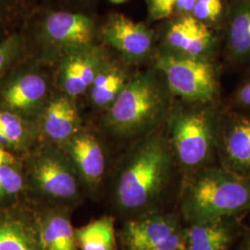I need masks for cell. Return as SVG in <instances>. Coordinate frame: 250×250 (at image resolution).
<instances>
[{"instance_id":"2","label":"cell","mask_w":250,"mask_h":250,"mask_svg":"<svg viewBox=\"0 0 250 250\" xmlns=\"http://www.w3.org/2000/svg\"><path fill=\"white\" fill-rule=\"evenodd\" d=\"M174 101L164 76L151 66L134 73L113 104L104 111L102 128L125 147L163 129Z\"/></svg>"},{"instance_id":"9","label":"cell","mask_w":250,"mask_h":250,"mask_svg":"<svg viewBox=\"0 0 250 250\" xmlns=\"http://www.w3.org/2000/svg\"><path fill=\"white\" fill-rule=\"evenodd\" d=\"M31 177L46 197L63 202H75L80 197V178L62 148L41 152L33 161Z\"/></svg>"},{"instance_id":"19","label":"cell","mask_w":250,"mask_h":250,"mask_svg":"<svg viewBox=\"0 0 250 250\" xmlns=\"http://www.w3.org/2000/svg\"><path fill=\"white\" fill-rule=\"evenodd\" d=\"M127 65L125 62L106 60L88 90L94 107L105 111L113 104L134 75Z\"/></svg>"},{"instance_id":"16","label":"cell","mask_w":250,"mask_h":250,"mask_svg":"<svg viewBox=\"0 0 250 250\" xmlns=\"http://www.w3.org/2000/svg\"><path fill=\"white\" fill-rule=\"evenodd\" d=\"M47 94L45 78L36 72H26L11 81L2 92L6 110L19 116L28 114L39 107Z\"/></svg>"},{"instance_id":"17","label":"cell","mask_w":250,"mask_h":250,"mask_svg":"<svg viewBox=\"0 0 250 250\" xmlns=\"http://www.w3.org/2000/svg\"><path fill=\"white\" fill-rule=\"evenodd\" d=\"M225 50L232 63L250 61V0H232L225 23Z\"/></svg>"},{"instance_id":"6","label":"cell","mask_w":250,"mask_h":250,"mask_svg":"<svg viewBox=\"0 0 250 250\" xmlns=\"http://www.w3.org/2000/svg\"><path fill=\"white\" fill-rule=\"evenodd\" d=\"M187 225L175 210L125 222L119 237L123 250H185Z\"/></svg>"},{"instance_id":"7","label":"cell","mask_w":250,"mask_h":250,"mask_svg":"<svg viewBox=\"0 0 250 250\" xmlns=\"http://www.w3.org/2000/svg\"><path fill=\"white\" fill-rule=\"evenodd\" d=\"M217 164L250 179V110L223 108L217 140Z\"/></svg>"},{"instance_id":"11","label":"cell","mask_w":250,"mask_h":250,"mask_svg":"<svg viewBox=\"0 0 250 250\" xmlns=\"http://www.w3.org/2000/svg\"><path fill=\"white\" fill-rule=\"evenodd\" d=\"M76 170L83 186L98 190L107 172V151L99 136L83 129L61 146Z\"/></svg>"},{"instance_id":"31","label":"cell","mask_w":250,"mask_h":250,"mask_svg":"<svg viewBox=\"0 0 250 250\" xmlns=\"http://www.w3.org/2000/svg\"><path fill=\"white\" fill-rule=\"evenodd\" d=\"M109 1L114 3V4H121V3H124V2L127 1V0H109Z\"/></svg>"},{"instance_id":"20","label":"cell","mask_w":250,"mask_h":250,"mask_svg":"<svg viewBox=\"0 0 250 250\" xmlns=\"http://www.w3.org/2000/svg\"><path fill=\"white\" fill-rule=\"evenodd\" d=\"M43 250H77L75 229L64 210H54L37 219Z\"/></svg>"},{"instance_id":"18","label":"cell","mask_w":250,"mask_h":250,"mask_svg":"<svg viewBox=\"0 0 250 250\" xmlns=\"http://www.w3.org/2000/svg\"><path fill=\"white\" fill-rule=\"evenodd\" d=\"M237 233L236 216L188 225L185 250H229Z\"/></svg>"},{"instance_id":"3","label":"cell","mask_w":250,"mask_h":250,"mask_svg":"<svg viewBox=\"0 0 250 250\" xmlns=\"http://www.w3.org/2000/svg\"><path fill=\"white\" fill-rule=\"evenodd\" d=\"M250 209V179L210 165L182 177L178 212L187 226Z\"/></svg>"},{"instance_id":"22","label":"cell","mask_w":250,"mask_h":250,"mask_svg":"<svg viewBox=\"0 0 250 250\" xmlns=\"http://www.w3.org/2000/svg\"><path fill=\"white\" fill-rule=\"evenodd\" d=\"M28 128L21 117L9 110H0V146L17 147L26 140Z\"/></svg>"},{"instance_id":"10","label":"cell","mask_w":250,"mask_h":250,"mask_svg":"<svg viewBox=\"0 0 250 250\" xmlns=\"http://www.w3.org/2000/svg\"><path fill=\"white\" fill-rule=\"evenodd\" d=\"M101 37L129 65L145 63L157 54L153 31L142 22H135L122 14H113L108 18L102 27Z\"/></svg>"},{"instance_id":"30","label":"cell","mask_w":250,"mask_h":250,"mask_svg":"<svg viewBox=\"0 0 250 250\" xmlns=\"http://www.w3.org/2000/svg\"><path fill=\"white\" fill-rule=\"evenodd\" d=\"M250 250V236L248 237V239L245 242V245H244V250Z\"/></svg>"},{"instance_id":"12","label":"cell","mask_w":250,"mask_h":250,"mask_svg":"<svg viewBox=\"0 0 250 250\" xmlns=\"http://www.w3.org/2000/svg\"><path fill=\"white\" fill-rule=\"evenodd\" d=\"M107 59L104 50L96 45L66 54L59 72L63 94L75 99L88 92Z\"/></svg>"},{"instance_id":"27","label":"cell","mask_w":250,"mask_h":250,"mask_svg":"<svg viewBox=\"0 0 250 250\" xmlns=\"http://www.w3.org/2000/svg\"><path fill=\"white\" fill-rule=\"evenodd\" d=\"M232 107L250 110V75L235 90L232 97Z\"/></svg>"},{"instance_id":"15","label":"cell","mask_w":250,"mask_h":250,"mask_svg":"<svg viewBox=\"0 0 250 250\" xmlns=\"http://www.w3.org/2000/svg\"><path fill=\"white\" fill-rule=\"evenodd\" d=\"M0 250H43L38 221L20 209L1 208Z\"/></svg>"},{"instance_id":"13","label":"cell","mask_w":250,"mask_h":250,"mask_svg":"<svg viewBox=\"0 0 250 250\" xmlns=\"http://www.w3.org/2000/svg\"><path fill=\"white\" fill-rule=\"evenodd\" d=\"M43 31L46 40L66 54L95 45L94 21L82 13L52 12L45 18Z\"/></svg>"},{"instance_id":"8","label":"cell","mask_w":250,"mask_h":250,"mask_svg":"<svg viewBox=\"0 0 250 250\" xmlns=\"http://www.w3.org/2000/svg\"><path fill=\"white\" fill-rule=\"evenodd\" d=\"M219 45L215 30L193 15H182L167 21L159 50L186 58L215 60Z\"/></svg>"},{"instance_id":"21","label":"cell","mask_w":250,"mask_h":250,"mask_svg":"<svg viewBox=\"0 0 250 250\" xmlns=\"http://www.w3.org/2000/svg\"><path fill=\"white\" fill-rule=\"evenodd\" d=\"M75 236L80 250H118L113 216H103L75 229Z\"/></svg>"},{"instance_id":"5","label":"cell","mask_w":250,"mask_h":250,"mask_svg":"<svg viewBox=\"0 0 250 250\" xmlns=\"http://www.w3.org/2000/svg\"><path fill=\"white\" fill-rule=\"evenodd\" d=\"M153 66L164 76L175 99L196 103L220 101V67L216 60L186 58L159 50Z\"/></svg>"},{"instance_id":"24","label":"cell","mask_w":250,"mask_h":250,"mask_svg":"<svg viewBox=\"0 0 250 250\" xmlns=\"http://www.w3.org/2000/svg\"><path fill=\"white\" fill-rule=\"evenodd\" d=\"M148 17L152 21L170 20L192 15L197 0H146Z\"/></svg>"},{"instance_id":"1","label":"cell","mask_w":250,"mask_h":250,"mask_svg":"<svg viewBox=\"0 0 250 250\" xmlns=\"http://www.w3.org/2000/svg\"><path fill=\"white\" fill-rule=\"evenodd\" d=\"M112 179V204L126 221L169 210L182 175L165 127L125 146Z\"/></svg>"},{"instance_id":"29","label":"cell","mask_w":250,"mask_h":250,"mask_svg":"<svg viewBox=\"0 0 250 250\" xmlns=\"http://www.w3.org/2000/svg\"><path fill=\"white\" fill-rule=\"evenodd\" d=\"M10 11L9 0H0V25L5 21Z\"/></svg>"},{"instance_id":"23","label":"cell","mask_w":250,"mask_h":250,"mask_svg":"<svg viewBox=\"0 0 250 250\" xmlns=\"http://www.w3.org/2000/svg\"><path fill=\"white\" fill-rule=\"evenodd\" d=\"M229 5L224 0H197L192 15L215 31L225 26Z\"/></svg>"},{"instance_id":"4","label":"cell","mask_w":250,"mask_h":250,"mask_svg":"<svg viewBox=\"0 0 250 250\" xmlns=\"http://www.w3.org/2000/svg\"><path fill=\"white\" fill-rule=\"evenodd\" d=\"M223 108L219 102L175 99L165 131L182 177L217 164V140Z\"/></svg>"},{"instance_id":"25","label":"cell","mask_w":250,"mask_h":250,"mask_svg":"<svg viewBox=\"0 0 250 250\" xmlns=\"http://www.w3.org/2000/svg\"><path fill=\"white\" fill-rule=\"evenodd\" d=\"M23 188V177L14 165L0 167V201L16 196Z\"/></svg>"},{"instance_id":"14","label":"cell","mask_w":250,"mask_h":250,"mask_svg":"<svg viewBox=\"0 0 250 250\" xmlns=\"http://www.w3.org/2000/svg\"><path fill=\"white\" fill-rule=\"evenodd\" d=\"M42 128L45 136L60 146L82 131L83 120L75 99L62 93L49 100L44 111Z\"/></svg>"},{"instance_id":"28","label":"cell","mask_w":250,"mask_h":250,"mask_svg":"<svg viewBox=\"0 0 250 250\" xmlns=\"http://www.w3.org/2000/svg\"><path fill=\"white\" fill-rule=\"evenodd\" d=\"M16 159L12 153L8 151L5 147L0 146V167L6 165H14Z\"/></svg>"},{"instance_id":"26","label":"cell","mask_w":250,"mask_h":250,"mask_svg":"<svg viewBox=\"0 0 250 250\" xmlns=\"http://www.w3.org/2000/svg\"><path fill=\"white\" fill-rule=\"evenodd\" d=\"M19 41L12 37L0 42V74L4 72L15 57L19 49Z\"/></svg>"}]
</instances>
